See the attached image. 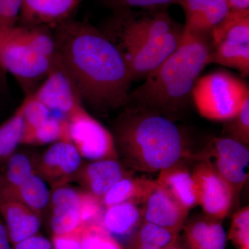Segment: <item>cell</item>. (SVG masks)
<instances>
[{
  "label": "cell",
  "instance_id": "6da1fadb",
  "mask_svg": "<svg viewBox=\"0 0 249 249\" xmlns=\"http://www.w3.org/2000/svg\"><path fill=\"white\" fill-rule=\"evenodd\" d=\"M54 27L59 62L82 101L100 112L125 106L133 79L117 46L88 23L70 19Z\"/></svg>",
  "mask_w": 249,
  "mask_h": 249
},
{
  "label": "cell",
  "instance_id": "7402d4cb",
  "mask_svg": "<svg viewBox=\"0 0 249 249\" xmlns=\"http://www.w3.org/2000/svg\"><path fill=\"white\" fill-rule=\"evenodd\" d=\"M0 194L17 199L40 217L50 204L51 192L47 183L37 174L17 187L0 188Z\"/></svg>",
  "mask_w": 249,
  "mask_h": 249
},
{
  "label": "cell",
  "instance_id": "3957f363",
  "mask_svg": "<svg viewBox=\"0 0 249 249\" xmlns=\"http://www.w3.org/2000/svg\"><path fill=\"white\" fill-rule=\"evenodd\" d=\"M114 11L103 32L120 49L133 80L146 78L181 43L184 26L167 9Z\"/></svg>",
  "mask_w": 249,
  "mask_h": 249
},
{
  "label": "cell",
  "instance_id": "d4e9b609",
  "mask_svg": "<svg viewBox=\"0 0 249 249\" xmlns=\"http://www.w3.org/2000/svg\"><path fill=\"white\" fill-rule=\"evenodd\" d=\"M147 179L134 178L132 173L124 177L114 185L101 199L105 208L121 203L132 202L140 204Z\"/></svg>",
  "mask_w": 249,
  "mask_h": 249
},
{
  "label": "cell",
  "instance_id": "d590c367",
  "mask_svg": "<svg viewBox=\"0 0 249 249\" xmlns=\"http://www.w3.org/2000/svg\"><path fill=\"white\" fill-rule=\"evenodd\" d=\"M13 249H53V247L50 240L37 233L15 244Z\"/></svg>",
  "mask_w": 249,
  "mask_h": 249
},
{
  "label": "cell",
  "instance_id": "f546056e",
  "mask_svg": "<svg viewBox=\"0 0 249 249\" xmlns=\"http://www.w3.org/2000/svg\"><path fill=\"white\" fill-rule=\"evenodd\" d=\"M224 137L234 139L246 145L249 143V98L231 119L224 121Z\"/></svg>",
  "mask_w": 249,
  "mask_h": 249
},
{
  "label": "cell",
  "instance_id": "5bb4252c",
  "mask_svg": "<svg viewBox=\"0 0 249 249\" xmlns=\"http://www.w3.org/2000/svg\"><path fill=\"white\" fill-rule=\"evenodd\" d=\"M85 196L84 190L79 191L65 185L54 188L50 199L52 235L70 233L88 225L84 217Z\"/></svg>",
  "mask_w": 249,
  "mask_h": 249
},
{
  "label": "cell",
  "instance_id": "7c38bea8",
  "mask_svg": "<svg viewBox=\"0 0 249 249\" xmlns=\"http://www.w3.org/2000/svg\"><path fill=\"white\" fill-rule=\"evenodd\" d=\"M83 158L71 142H53L40 156L35 157V171L52 188L73 181Z\"/></svg>",
  "mask_w": 249,
  "mask_h": 249
},
{
  "label": "cell",
  "instance_id": "277c9868",
  "mask_svg": "<svg viewBox=\"0 0 249 249\" xmlns=\"http://www.w3.org/2000/svg\"><path fill=\"white\" fill-rule=\"evenodd\" d=\"M113 136L119 157L142 173H160L193 156L174 121L153 111L127 108L116 121Z\"/></svg>",
  "mask_w": 249,
  "mask_h": 249
},
{
  "label": "cell",
  "instance_id": "83f0119b",
  "mask_svg": "<svg viewBox=\"0 0 249 249\" xmlns=\"http://www.w3.org/2000/svg\"><path fill=\"white\" fill-rule=\"evenodd\" d=\"M178 235V234L165 228L142 221L139 229L128 242L147 244L163 249L177 243Z\"/></svg>",
  "mask_w": 249,
  "mask_h": 249
},
{
  "label": "cell",
  "instance_id": "e0dca14e",
  "mask_svg": "<svg viewBox=\"0 0 249 249\" xmlns=\"http://www.w3.org/2000/svg\"><path fill=\"white\" fill-rule=\"evenodd\" d=\"M80 1L23 0L18 21L24 27H55L70 19Z\"/></svg>",
  "mask_w": 249,
  "mask_h": 249
},
{
  "label": "cell",
  "instance_id": "7a4b0ae2",
  "mask_svg": "<svg viewBox=\"0 0 249 249\" xmlns=\"http://www.w3.org/2000/svg\"><path fill=\"white\" fill-rule=\"evenodd\" d=\"M211 47V35L184 34L178 49L129 93L126 106L174 121L193 99V88L207 65Z\"/></svg>",
  "mask_w": 249,
  "mask_h": 249
},
{
  "label": "cell",
  "instance_id": "484cf974",
  "mask_svg": "<svg viewBox=\"0 0 249 249\" xmlns=\"http://www.w3.org/2000/svg\"><path fill=\"white\" fill-rule=\"evenodd\" d=\"M22 110L21 104L11 117L0 126V168L21 144L24 131Z\"/></svg>",
  "mask_w": 249,
  "mask_h": 249
},
{
  "label": "cell",
  "instance_id": "ac0fdd59",
  "mask_svg": "<svg viewBox=\"0 0 249 249\" xmlns=\"http://www.w3.org/2000/svg\"><path fill=\"white\" fill-rule=\"evenodd\" d=\"M0 216L13 245L38 233L41 217L14 198L0 194Z\"/></svg>",
  "mask_w": 249,
  "mask_h": 249
},
{
  "label": "cell",
  "instance_id": "4dcf8cb0",
  "mask_svg": "<svg viewBox=\"0 0 249 249\" xmlns=\"http://www.w3.org/2000/svg\"><path fill=\"white\" fill-rule=\"evenodd\" d=\"M22 104L24 121L23 134L30 132L51 116V111L48 108L33 97L31 93L28 95Z\"/></svg>",
  "mask_w": 249,
  "mask_h": 249
},
{
  "label": "cell",
  "instance_id": "8d00e7d4",
  "mask_svg": "<svg viewBox=\"0 0 249 249\" xmlns=\"http://www.w3.org/2000/svg\"><path fill=\"white\" fill-rule=\"evenodd\" d=\"M0 249H13L9 232L0 216Z\"/></svg>",
  "mask_w": 249,
  "mask_h": 249
},
{
  "label": "cell",
  "instance_id": "4fadbf2b",
  "mask_svg": "<svg viewBox=\"0 0 249 249\" xmlns=\"http://www.w3.org/2000/svg\"><path fill=\"white\" fill-rule=\"evenodd\" d=\"M31 95L51 111L63 114L65 119L77 108L83 106L76 88L58 58L52 71L46 76L44 83Z\"/></svg>",
  "mask_w": 249,
  "mask_h": 249
},
{
  "label": "cell",
  "instance_id": "4316f807",
  "mask_svg": "<svg viewBox=\"0 0 249 249\" xmlns=\"http://www.w3.org/2000/svg\"><path fill=\"white\" fill-rule=\"evenodd\" d=\"M45 27L18 25L16 27L19 37L36 53L55 60L58 55L55 39Z\"/></svg>",
  "mask_w": 249,
  "mask_h": 249
},
{
  "label": "cell",
  "instance_id": "44dd1931",
  "mask_svg": "<svg viewBox=\"0 0 249 249\" xmlns=\"http://www.w3.org/2000/svg\"><path fill=\"white\" fill-rule=\"evenodd\" d=\"M137 203H121L105 209L101 224L111 236L131 240L142 224V211Z\"/></svg>",
  "mask_w": 249,
  "mask_h": 249
},
{
  "label": "cell",
  "instance_id": "ba28073f",
  "mask_svg": "<svg viewBox=\"0 0 249 249\" xmlns=\"http://www.w3.org/2000/svg\"><path fill=\"white\" fill-rule=\"evenodd\" d=\"M192 159L212 167L232 185L236 193L248 179V145L234 139L227 137L212 139Z\"/></svg>",
  "mask_w": 249,
  "mask_h": 249
},
{
  "label": "cell",
  "instance_id": "1f68e13d",
  "mask_svg": "<svg viewBox=\"0 0 249 249\" xmlns=\"http://www.w3.org/2000/svg\"><path fill=\"white\" fill-rule=\"evenodd\" d=\"M229 237L237 249H249V206L234 214Z\"/></svg>",
  "mask_w": 249,
  "mask_h": 249
},
{
  "label": "cell",
  "instance_id": "603a6c76",
  "mask_svg": "<svg viewBox=\"0 0 249 249\" xmlns=\"http://www.w3.org/2000/svg\"><path fill=\"white\" fill-rule=\"evenodd\" d=\"M62 141L71 142L68 121L65 118L51 116L36 128L23 134L21 144L43 145Z\"/></svg>",
  "mask_w": 249,
  "mask_h": 249
},
{
  "label": "cell",
  "instance_id": "ffe728a7",
  "mask_svg": "<svg viewBox=\"0 0 249 249\" xmlns=\"http://www.w3.org/2000/svg\"><path fill=\"white\" fill-rule=\"evenodd\" d=\"M183 229L188 249H225L227 235L220 220L206 215L197 217Z\"/></svg>",
  "mask_w": 249,
  "mask_h": 249
},
{
  "label": "cell",
  "instance_id": "9a60e30c",
  "mask_svg": "<svg viewBox=\"0 0 249 249\" xmlns=\"http://www.w3.org/2000/svg\"><path fill=\"white\" fill-rule=\"evenodd\" d=\"M129 174L119 160L108 159L83 163L73 180L84 191L102 199L111 187Z\"/></svg>",
  "mask_w": 249,
  "mask_h": 249
},
{
  "label": "cell",
  "instance_id": "e575fe53",
  "mask_svg": "<svg viewBox=\"0 0 249 249\" xmlns=\"http://www.w3.org/2000/svg\"><path fill=\"white\" fill-rule=\"evenodd\" d=\"M86 226L70 233L52 235L51 242L53 249H80L83 231Z\"/></svg>",
  "mask_w": 249,
  "mask_h": 249
},
{
  "label": "cell",
  "instance_id": "836d02e7",
  "mask_svg": "<svg viewBox=\"0 0 249 249\" xmlns=\"http://www.w3.org/2000/svg\"><path fill=\"white\" fill-rule=\"evenodd\" d=\"M23 0H0V27L17 25Z\"/></svg>",
  "mask_w": 249,
  "mask_h": 249
},
{
  "label": "cell",
  "instance_id": "8992f818",
  "mask_svg": "<svg viewBox=\"0 0 249 249\" xmlns=\"http://www.w3.org/2000/svg\"><path fill=\"white\" fill-rule=\"evenodd\" d=\"M207 65L217 64L249 75V11H231L211 33Z\"/></svg>",
  "mask_w": 249,
  "mask_h": 249
},
{
  "label": "cell",
  "instance_id": "8fae6325",
  "mask_svg": "<svg viewBox=\"0 0 249 249\" xmlns=\"http://www.w3.org/2000/svg\"><path fill=\"white\" fill-rule=\"evenodd\" d=\"M140 204L142 221L157 224L177 234L186 224L189 211L178 204L157 180L147 179Z\"/></svg>",
  "mask_w": 249,
  "mask_h": 249
},
{
  "label": "cell",
  "instance_id": "52a82bcc",
  "mask_svg": "<svg viewBox=\"0 0 249 249\" xmlns=\"http://www.w3.org/2000/svg\"><path fill=\"white\" fill-rule=\"evenodd\" d=\"M16 27H0V67L29 84L47 76L58 55L53 60L36 53L19 37Z\"/></svg>",
  "mask_w": 249,
  "mask_h": 249
},
{
  "label": "cell",
  "instance_id": "d6a6232c",
  "mask_svg": "<svg viewBox=\"0 0 249 249\" xmlns=\"http://www.w3.org/2000/svg\"><path fill=\"white\" fill-rule=\"evenodd\" d=\"M108 7L114 10L167 9L172 5L179 4L180 0H102Z\"/></svg>",
  "mask_w": 249,
  "mask_h": 249
},
{
  "label": "cell",
  "instance_id": "30bf717a",
  "mask_svg": "<svg viewBox=\"0 0 249 249\" xmlns=\"http://www.w3.org/2000/svg\"><path fill=\"white\" fill-rule=\"evenodd\" d=\"M197 187L198 205L206 216L222 221L233 206L235 191L209 165L198 162L193 170Z\"/></svg>",
  "mask_w": 249,
  "mask_h": 249
},
{
  "label": "cell",
  "instance_id": "ab89813d",
  "mask_svg": "<svg viewBox=\"0 0 249 249\" xmlns=\"http://www.w3.org/2000/svg\"><path fill=\"white\" fill-rule=\"evenodd\" d=\"M163 249H182L181 248H180L178 246L176 245V243L175 244V245L170 246V247H167V248H165Z\"/></svg>",
  "mask_w": 249,
  "mask_h": 249
},
{
  "label": "cell",
  "instance_id": "cb8c5ba5",
  "mask_svg": "<svg viewBox=\"0 0 249 249\" xmlns=\"http://www.w3.org/2000/svg\"><path fill=\"white\" fill-rule=\"evenodd\" d=\"M34 174L35 156L14 152L0 168V188L19 186Z\"/></svg>",
  "mask_w": 249,
  "mask_h": 249
},
{
  "label": "cell",
  "instance_id": "74e56055",
  "mask_svg": "<svg viewBox=\"0 0 249 249\" xmlns=\"http://www.w3.org/2000/svg\"><path fill=\"white\" fill-rule=\"evenodd\" d=\"M232 11H249V0H228Z\"/></svg>",
  "mask_w": 249,
  "mask_h": 249
},
{
  "label": "cell",
  "instance_id": "f1b7e54d",
  "mask_svg": "<svg viewBox=\"0 0 249 249\" xmlns=\"http://www.w3.org/2000/svg\"><path fill=\"white\" fill-rule=\"evenodd\" d=\"M80 249H124V247L99 222L85 227Z\"/></svg>",
  "mask_w": 249,
  "mask_h": 249
},
{
  "label": "cell",
  "instance_id": "5b68a950",
  "mask_svg": "<svg viewBox=\"0 0 249 249\" xmlns=\"http://www.w3.org/2000/svg\"><path fill=\"white\" fill-rule=\"evenodd\" d=\"M248 98V85L225 71L212 72L198 78L192 93L201 116L223 122L233 117Z\"/></svg>",
  "mask_w": 249,
  "mask_h": 249
},
{
  "label": "cell",
  "instance_id": "f35d334b",
  "mask_svg": "<svg viewBox=\"0 0 249 249\" xmlns=\"http://www.w3.org/2000/svg\"><path fill=\"white\" fill-rule=\"evenodd\" d=\"M127 249H160L155 246L139 242H129L127 243Z\"/></svg>",
  "mask_w": 249,
  "mask_h": 249
},
{
  "label": "cell",
  "instance_id": "9c48e42d",
  "mask_svg": "<svg viewBox=\"0 0 249 249\" xmlns=\"http://www.w3.org/2000/svg\"><path fill=\"white\" fill-rule=\"evenodd\" d=\"M70 139L82 158L89 160H119L114 136L85 109L77 108L66 118Z\"/></svg>",
  "mask_w": 249,
  "mask_h": 249
},
{
  "label": "cell",
  "instance_id": "d6986e66",
  "mask_svg": "<svg viewBox=\"0 0 249 249\" xmlns=\"http://www.w3.org/2000/svg\"><path fill=\"white\" fill-rule=\"evenodd\" d=\"M185 160L161 170L156 180L178 204L189 211L198 205L197 187L193 170L188 169Z\"/></svg>",
  "mask_w": 249,
  "mask_h": 249
},
{
  "label": "cell",
  "instance_id": "2e32d148",
  "mask_svg": "<svg viewBox=\"0 0 249 249\" xmlns=\"http://www.w3.org/2000/svg\"><path fill=\"white\" fill-rule=\"evenodd\" d=\"M185 14L184 34L211 35L230 12L228 0H180Z\"/></svg>",
  "mask_w": 249,
  "mask_h": 249
}]
</instances>
